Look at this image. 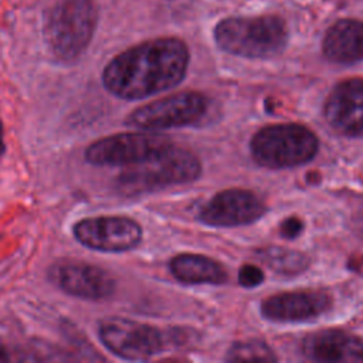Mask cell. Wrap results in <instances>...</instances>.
<instances>
[{
    "label": "cell",
    "instance_id": "30bf717a",
    "mask_svg": "<svg viewBox=\"0 0 363 363\" xmlns=\"http://www.w3.org/2000/svg\"><path fill=\"white\" fill-rule=\"evenodd\" d=\"M47 275L64 294L85 301L106 299L116 288L115 278L106 269L85 261H57Z\"/></svg>",
    "mask_w": 363,
    "mask_h": 363
},
{
    "label": "cell",
    "instance_id": "4fadbf2b",
    "mask_svg": "<svg viewBox=\"0 0 363 363\" xmlns=\"http://www.w3.org/2000/svg\"><path fill=\"white\" fill-rule=\"evenodd\" d=\"M323 115L328 125L345 136L363 132V78H349L333 86L326 98Z\"/></svg>",
    "mask_w": 363,
    "mask_h": 363
},
{
    "label": "cell",
    "instance_id": "5b68a950",
    "mask_svg": "<svg viewBox=\"0 0 363 363\" xmlns=\"http://www.w3.org/2000/svg\"><path fill=\"white\" fill-rule=\"evenodd\" d=\"M201 173L199 157L190 150L173 145L157 156L129 166L118 179V186L128 194L156 191L176 184L194 182Z\"/></svg>",
    "mask_w": 363,
    "mask_h": 363
},
{
    "label": "cell",
    "instance_id": "d6986e66",
    "mask_svg": "<svg viewBox=\"0 0 363 363\" xmlns=\"http://www.w3.org/2000/svg\"><path fill=\"white\" fill-rule=\"evenodd\" d=\"M262 281H264V272L255 265L245 264L238 271V282L242 286L252 288V286L259 285Z\"/></svg>",
    "mask_w": 363,
    "mask_h": 363
},
{
    "label": "cell",
    "instance_id": "44dd1931",
    "mask_svg": "<svg viewBox=\"0 0 363 363\" xmlns=\"http://www.w3.org/2000/svg\"><path fill=\"white\" fill-rule=\"evenodd\" d=\"M11 359L10 356V352L7 350L6 345L3 343V340L0 339V363H4V362H9Z\"/></svg>",
    "mask_w": 363,
    "mask_h": 363
},
{
    "label": "cell",
    "instance_id": "ba28073f",
    "mask_svg": "<svg viewBox=\"0 0 363 363\" xmlns=\"http://www.w3.org/2000/svg\"><path fill=\"white\" fill-rule=\"evenodd\" d=\"M208 109V99L200 92H179L133 109L125 123L142 130H162L199 122Z\"/></svg>",
    "mask_w": 363,
    "mask_h": 363
},
{
    "label": "cell",
    "instance_id": "e0dca14e",
    "mask_svg": "<svg viewBox=\"0 0 363 363\" xmlns=\"http://www.w3.org/2000/svg\"><path fill=\"white\" fill-rule=\"evenodd\" d=\"M257 257L272 271L284 275L302 274L309 265V258L303 252L281 247L262 248L257 252Z\"/></svg>",
    "mask_w": 363,
    "mask_h": 363
},
{
    "label": "cell",
    "instance_id": "7c38bea8",
    "mask_svg": "<svg viewBox=\"0 0 363 363\" xmlns=\"http://www.w3.org/2000/svg\"><path fill=\"white\" fill-rule=\"evenodd\" d=\"M332 308V296L322 289H302L275 294L261 302L265 319L294 323L316 319Z\"/></svg>",
    "mask_w": 363,
    "mask_h": 363
},
{
    "label": "cell",
    "instance_id": "7a4b0ae2",
    "mask_svg": "<svg viewBox=\"0 0 363 363\" xmlns=\"http://www.w3.org/2000/svg\"><path fill=\"white\" fill-rule=\"evenodd\" d=\"M98 9L92 0H61L45 14L43 35L50 54L60 62L77 61L92 41Z\"/></svg>",
    "mask_w": 363,
    "mask_h": 363
},
{
    "label": "cell",
    "instance_id": "277c9868",
    "mask_svg": "<svg viewBox=\"0 0 363 363\" xmlns=\"http://www.w3.org/2000/svg\"><path fill=\"white\" fill-rule=\"evenodd\" d=\"M319 149L316 135L299 123H274L251 139V156L262 167L288 169L311 162Z\"/></svg>",
    "mask_w": 363,
    "mask_h": 363
},
{
    "label": "cell",
    "instance_id": "5bb4252c",
    "mask_svg": "<svg viewBox=\"0 0 363 363\" xmlns=\"http://www.w3.org/2000/svg\"><path fill=\"white\" fill-rule=\"evenodd\" d=\"M302 354L311 362L363 363V339L339 329L309 333L302 340Z\"/></svg>",
    "mask_w": 363,
    "mask_h": 363
},
{
    "label": "cell",
    "instance_id": "6da1fadb",
    "mask_svg": "<svg viewBox=\"0 0 363 363\" xmlns=\"http://www.w3.org/2000/svg\"><path fill=\"white\" fill-rule=\"evenodd\" d=\"M189 60V50L182 40H149L115 55L102 71V84L119 99H145L179 85L187 72Z\"/></svg>",
    "mask_w": 363,
    "mask_h": 363
},
{
    "label": "cell",
    "instance_id": "ac0fdd59",
    "mask_svg": "<svg viewBox=\"0 0 363 363\" xmlns=\"http://www.w3.org/2000/svg\"><path fill=\"white\" fill-rule=\"evenodd\" d=\"M274 350L262 340H248L234 343L227 354L228 362H277Z\"/></svg>",
    "mask_w": 363,
    "mask_h": 363
},
{
    "label": "cell",
    "instance_id": "ffe728a7",
    "mask_svg": "<svg viewBox=\"0 0 363 363\" xmlns=\"http://www.w3.org/2000/svg\"><path fill=\"white\" fill-rule=\"evenodd\" d=\"M302 231V223L296 217H289L281 224V234L286 238H295Z\"/></svg>",
    "mask_w": 363,
    "mask_h": 363
},
{
    "label": "cell",
    "instance_id": "9c48e42d",
    "mask_svg": "<svg viewBox=\"0 0 363 363\" xmlns=\"http://www.w3.org/2000/svg\"><path fill=\"white\" fill-rule=\"evenodd\" d=\"M74 238L84 247L99 252H126L142 241L140 224L126 216H95L72 225Z\"/></svg>",
    "mask_w": 363,
    "mask_h": 363
},
{
    "label": "cell",
    "instance_id": "9a60e30c",
    "mask_svg": "<svg viewBox=\"0 0 363 363\" xmlns=\"http://www.w3.org/2000/svg\"><path fill=\"white\" fill-rule=\"evenodd\" d=\"M322 52L336 64H354L363 60V21L343 18L325 33Z\"/></svg>",
    "mask_w": 363,
    "mask_h": 363
},
{
    "label": "cell",
    "instance_id": "8992f818",
    "mask_svg": "<svg viewBox=\"0 0 363 363\" xmlns=\"http://www.w3.org/2000/svg\"><path fill=\"white\" fill-rule=\"evenodd\" d=\"M98 337L112 354L132 362L149 360L174 340L156 326L118 316L98 323Z\"/></svg>",
    "mask_w": 363,
    "mask_h": 363
},
{
    "label": "cell",
    "instance_id": "8fae6325",
    "mask_svg": "<svg viewBox=\"0 0 363 363\" xmlns=\"http://www.w3.org/2000/svg\"><path fill=\"white\" fill-rule=\"evenodd\" d=\"M264 201L252 191L228 189L213 196L199 211V220L211 227L247 225L265 213Z\"/></svg>",
    "mask_w": 363,
    "mask_h": 363
},
{
    "label": "cell",
    "instance_id": "2e32d148",
    "mask_svg": "<svg viewBox=\"0 0 363 363\" xmlns=\"http://www.w3.org/2000/svg\"><path fill=\"white\" fill-rule=\"evenodd\" d=\"M173 277L184 284L220 285L227 281V272L216 259L200 254H179L170 259Z\"/></svg>",
    "mask_w": 363,
    "mask_h": 363
},
{
    "label": "cell",
    "instance_id": "3957f363",
    "mask_svg": "<svg viewBox=\"0 0 363 363\" xmlns=\"http://www.w3.org/2000/svg\"><path fill=\"white\" fill-rule=\"evenodd\" d=\"M216 44L225 52L245 58H271L288 43L285 21L277 16L228 17L214 28Z\"/></svg>",
    "mask_w": 363,
    "mask_h": 363
},
{
    "label": "cell",
    "instance_id": "52a82bcc",
    "mask_svg": "<svg viewBox=\"0 0 363 363\" xmlns=\"http://www.w3.org/2000/svg\"><path fill=\"white\" fill-rule=\"evenodd\" d=\"M173 143L160 133L125 132L94 140L85 149V160L94 166H135L143 163Z\"/></svg>",
    "mask_w": 363,
    "mask_h": 363
}]
</instances>
